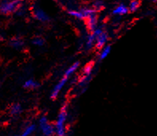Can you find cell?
<instances>
[{
    "mask_svg": "<svg viewBox=\"0 0 157 136\" xmlns=\"http://www.w3.org/2000/svg\"><path fill=\"white\" fill-rule=\"evenodd\" d=\"M68 119V105L65 104L62 107L58 118L55 122L54 128L55 134L58 136H66V122Z\"/></svg>",
    "mask_w": 157,
    "mask_h": 136,
    "instance_id": "cell-1",
    "label": "cell"
},
{
    "mask_svg": "<svg viewBox=\"0 0 157 136\" xmlns=\"http://www.w3.org/2000/svg\"><path fill=\"white\" fill-rule=\"evenodd\" d=\"M38 125L41 129V131L45 136H52L55 134L54 125L51 124L50 121L48 120L47 117L45 115L40 117L38 120Z\"/></svg>",
    "mask_w": 157,
    "mask_h": 136,
    "instance_id": "cell-2",
    "label": "cell"
},
{
    "mask_svg": "<svg viewBox=\"0 0 157 136\" xmlns=\"http://www.w3.org/2000/svg\"><path fill=\"white\" fill-rule=\"evenodd\" d=\"M96 36L95 46L98 49H102L106 45L109 40V36L107 33L101 27H97L94 31H92Z\"/></svg>",
    "mask_w": 157,
    "mask_h": 136,
    "instance_id": "cell-3",
    "label": "cell"
},
{
    "mask_svg": "<svg viewBox=\"0 0 157 136\" xmlns=\"http://www.w3.org/2000/svg\"><path fill=\"white\" fill-rule=\"evenodd\" d=\"M20 6V2L10 0V1H4L0 3V13L3 14H11L13 12L18 10Z\"/></svg>",
    "mask_w": 157,
    "mask_h": 136,
    "instance_id": "cell-4",
    "label": "cell"
},
{
    "mask_svg": "<svg viewBox=\"0 0 157 136\" xmlns=\"http://www.w3.org/2000/svg\"><path fill=\"white\" fill-rule=\"evenodd\" d=\"M68 80H69V77L63 75L62 79L60 80L58 83L56 84L55 86L54 87V89H52L51 93H50V97H51V99H56L58 96H59L60 93L62 92V89H64V87H65L66 84H67Z\"/></svg>",
    "mask_w": 157,
    "mask_h": 136,
    "instance_id": "cell-5",
    "label": "cell"
},
{
    "mask_svg": "<svg viewBox=\"0 0 157 136\" xmlns=\"http://www.w3.org/2000/svg\"><path fill=\"white\" fill-rule=\"evenodd\" d=\"M34 18L40 22H46L49 21V16L45 13L44 10H42L40 8H36L34 10Z\"/></svg>",
    "mask_w": 157,
    "mask_h": 136,
    "instance_id": "cell-6",
    "label": "cell"
},
{
    "mask_svg": "<svg viewBox=\"0 0 157 136\" xmlns=\"http://www.w3.org/2000/svg\"><path fill=\"white\" fill-rule=\"evenodd\" d=\"M87 26L90 31H94L98 27V17L96 13L87 18Z\"/></svg>",
    "mask_w": 157,
    "mask_h": 136,
    "instance_id": "cell-7",
    "label": "cell"
},
{
    "mask_svg": "<svg viewBox=\"0 0 157 136\" xmlns=\"http://www.w3.org/2000/svg\"><path fill=\"white\" fill-rule=\"evenodd\" d=\"M79 66H80V63L79 62H78V61L75 62V63H74L73 65H70V67L68 68L67 69H66L65 73H64V76H66V77L70 78V77H71L72 75H74V73H75V72L79 69Z\"/></svg>",
    "mask_w": 157,
    "mask_h": 136,
    "instance_id": "cell-8",
    "label": "cell"
},
{
    "mask_svg": "<svg viewBox=\"0 0 157 136\" xmlns=\"http://www.w3.org/2000/svg\"><path fill=\"white\" fill-rule=\"evenodd\" d=\"M128 7L124 4H121L115 8L113 11V14L115 15H124L128 12Z\"/></svg>",
    "mask_w": 157,
    "mask_h": 136,
    "instance_id": "cell-9",
    "label": "cell"
},
{
    "mask_svg": "<svg viewBox=\"0 0 157 136\" xmlns=\"http://www.w3.org/2000/svg\"><path fill=\"white\" fill-rule=\"evenodd\" d=\"M36 130V125L35 124H29L24 128L22 132L18 136H30L34 133Z\"/></svg>",
    "mask_w": 157,
    "mask_h": 136,
    "instance_id": "cell-10",
    "label": "cell"
},
{
    "mask_svg": "<svg viewBox=\"0 0 157 136\" xmlns=\"http://www.w3.org/2000/svg\"><path fill=\"white\" fill-rule=\"evenodd\" d=\"M23 87L27 89H36L39 87V84L34 79H28L24 82Z\"/></svg>",
    "mask_w": 157,
    "mask_h": 136,
    "instance_id": "cell-11",
    "label": "cell"
},
{
    "mask_svg": "<svg viewBox=\"0 0 157 136\" xmlns=\"http://www.w3.org/2000/svg\"><path fill=\"white\" fill-rule=\"evenodd\" d=\"M22 105L18 104V103L12 104L11 107H10V113L12 115H14V116H16V115H20L21 113H22Z\"/></svg>",
    "mask_w": 157,
    "mask_h": 136,
    "instance_id": "cell-12",
    "label": "cell"
},
{
    "mask_svg": "<svg viewBox=\"0 0 157 136\" xmlns=\"http://www.w3.org/2000/svg\"><path fill=\"white\" fill-rule=\"evenodd\" d=\"M10 45H11V47H13L15 49H20L23 47L24 42L22 41V38H14L11 39L10 42Z\"/></svg>",
    "mask_w": 157,
    "mask_h": 136,
    "instance_id": "cell-13",
    "label": "cell"
},
{
    "mask_svg": "<svg viewBox=\"0 0 157 136\" xmlns=\"http://www.w3.org/2000/svg\"><path fill=\"white\" fill-rule=\"evenodd\" d=\"M95 42H96V36L95 34L92 32V34L90 35H89L86 38V49H90L94 47V45H95Z\"/></svg>",
    "mask_w": 157,
    "mask_h": 136,
    "instance_id": "cell-14",
    "label": "cell"
},
{
    "mask_svg": "<svg viewBox=\"0 0 157 136\" xmlns=\"http://www.w3.org/2000/svg\"><path fill=\"white\" fill-rule=\"evenodd\" d=\"M111 46L110 45H105L103 48L101 50V53H100L99 58L100 60H105L108 56L109 55V53H111Z\"/></svg>",
    "mask_w": 157,
    "mask_h": 136,
    "instance_id": "cell-15",
    "label": "cell"
},
{
    "mask_svg": "<svg viewBox=\"0 0 157 136\" xmlns=\"http://www.w3.org/2000/svg\"><path fill=\"white\" fill-rule=\"evenodd\" d=\"M93 69H94V64L93 63L88 64L86 67H85V69H84L83 74H82V77L90 78V76L92 75V73H93Z\"/></svg>",
    "mask_w": 157,
    "mask_h": 136,
    "instance_id": "cell-16",
    "label": "cell"
},
{
    "mask_svg": "<svg viewBox=\"0 0 157 136\" xmlns=\"http://www.w3.org/2000/svg\"><path fill=\"white\" fill-rule=\"evenodd\" d=\"M32 44L37 47H42L45 45V40L42 37H35L32 40Z\"/></svg>",
    "mask_w": 157,
    "mask_h": 136,
    "instance_id": "cell-17",
    "label": "cell"
},
{
    "mask_svg": "<svg viewBox=\"0 0 157 136\" xmlns=\"http://www.w3.org/2000/svg\"><path fill=\"white\" fill-rule=\"evenodd\" d=\"M69 14L71 16L74 17L76 18H78V19H85L84 18L83 13H82V10H70L69 11Z\"/></svg>",
    "mask_w": 157,
    "mask_h": 136,
    "instance_id": "cell-18",
    "label": "cell"
},
{
    "mask_svg": "<svg viewBox=\"0 0 157 136\" xmlns=\"http://www.w3.org/2000/svg\"><path fill=\"white\" fill-rule=\"evenodd\" d=\"M140 7V2L138 0H132L129 4V7L128 10L132 12H134L136 10H138V8Z\"/></svg>",
    "mask_w": 157,
    "mask_h": 136,
    "instance_id": "cell-19",
    "label": "cell"
},
{
    "mask_svg": "<svg viewBox=\"0 0 157 136\" xmlns=\"http://www.w3.org/2000/svg\"><path fill=\"white\" fill-rule=\"evenodd\" d=\"M103 2L101 1H97V2L94 3V10H101L102 7H103Z\"/></svg>",
    "mask_w": 157,
    "mask_h": 136,
    "instance_id": "cell-20",
    "label": "cell"
},
{
    "mask_svg": "<svg viewBox=\"0 0 157 136\" xmlns=\"http://www.w3.org/2000/svg\"><path fill=\"white\" fill-rule=\"evenodd\" d=\"M151 1H152V2H157V0H151Z\"/></svg>",
    "mask_w": 157,
    "mask_h": 136,
    "instance_id": "cell-21",
    "label": "cell"
},
{
    "mask_svg": "<svg viewBox=\"0 0 157 136\" xmlns=\"http://www.w3.org/2000/svg\"><path fill=\"white\" fill-rule=\"evenodd\" d=\"M14 1H18V2H21L22 0H14Z\"/></svg>",
    "mask_w": 157,
    "mask_h": 136,
    "instance_id": "cell-22",
    "label": "cell"
}]
</instances>
